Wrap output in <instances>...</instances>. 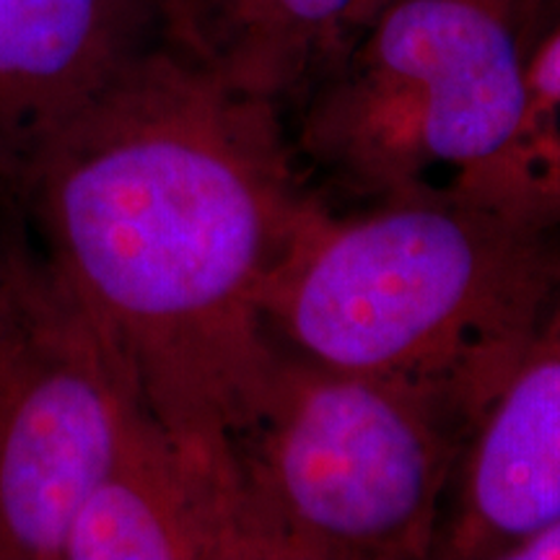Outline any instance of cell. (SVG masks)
Wrapping results in <instances>:
<instances>
[{
  "mask_svg": "<svg viewBox=\"0 0 560 560\" xmlns=\"http://www.w3.org/2000/svg\"><path fill=\"white\" fill-rule=\"evenodd\" d=\"M296 164L276 102L149 42L16 195L140 408L236 501L231 446L278 355L268 296L327 210Z\"/></svg>",
  "mask_w": 560,
  "mask_h": 560,
  "instance_id": "obj_1",
  "label": "cell"
},
{
  "mask_svg": "<svg viewBox=\"0 0 560 560\" xmlns=\"http://www.w3.org/2000/svg\"><path fill=\"white\" fill-rule=\"evenodd\" d=\"M558 270L560 229L493 202L327 208L272 283L268 325L306 359L423 389L480 425Z\"/></svg>",
  "mask_w": 560,
  "mask_h": 560,
  "instance_id": "obj_2",
  "label": "cell"
},
{
  "mask_svg": "<svg viewBox=\"0 0 560 560\" xmlns=\"http://www.w3.org/2000/svg\"><path fill=\"white\" fill-rule=\"evenodd\" d=\"M522 13L524 0H382L301 96L296 156L369 206L509 208L527 94Z\"/></svg>",
  "mask_w": 560,
  "mask_h": 560,
  "instance_id": "obj_3",
  "label": "cell"
},
{
  "mask_svg": "<svg viewBox=\"0 0 560 560\" xmlns=\"http://www.w3.org/2000/svg\"><path fill=\"white\" fill-rule=\"evenodd\" d=\"M475 429L436 395L278 342L231 446L257 560L429 558Z\"/></svg>",
  "mask_w": 560,
  "mask_h": 560,
  "instance_id": "obj_4",
  "label": "cell"
},
{
  "mask_svg": "<svg viewBox=\"0 0 560 560\" xmlns=\"http://www.w3.org/2000/svg\"><path fill=\"white\" fill-rule=\"evenodd\" d=\"M79 293L13 221L0 231V560H62L138 408Z\"/></svg>",
  "mask_w": 560,
  "mask_h": 560,
  "instance_id": "obj_5",
  "label": "cell"
},
{
  "mask_svg": "<svg viewBox=\"0 0 560 560\" xmlns=\"http://www.w3.org/2000/svg\"><path fill=\"white\" fill-rule=\"evenodd\" d=\"M446 558H503L560 520V270L457 472Z\"/></svg>",
  "mask_w": 560,
  "mask_h": 560,
  "instance_id": "obj_6",
  "label": "cell"
},
{
  "mask_svg": "<svg viewBox=\"0 0 560 560\" xmlns=\"http://www.w3.org/2000/svg\"><path fill=\"white\" fill-rule=\"evenodd\" d=\"M159 0H0V187L151 42Z\"/></svg>",
  "mask_w": 560,
  "mask_h": 560,
  "instance_id": "obj_7",
  "label": "cell"
},
{
  "mask_svg": "<svg viewBox=\"0 0 560 560\" xmlns=\"http://www.w3.org/2000/svg\"><path fill=\"white\" fill-rule=\"evenodd\" d=\"M62 560H257L240 501L143 408L75 514Z\"/></svg>",
  "mask_w": 560,
  "mask_h": 560,
  "instance_id": "obj_8",
  "label": "cell"
},
{
  "mask_svg": "<svg viewBox=\"0 0 560 560\" xmlns=\"http://www.w3.org/2000/svg\"><path fill=\"white\" fill-rule=\"evenodd\" d=\"M382 0H159L164 42L257 100L304 96Z\"/></svg>",
  "mask_w": 560,
  "mask_h": 560,
  "instance_id": "obj_9",
  "label": "cell"
},
{
  "mask_svg": "<svg viewBox=\"0 0 560 560\" xmlns=\"http://www.w3.org/2000/svg\"><path fill=\"white\" fill-rule=\"evenodd\" d=\"M524 115L511 151L506 202L524 219L560 229V9L524 30Z\"/></svg>",
  "mask_w": 560,
  "mask_h": 560,
  "instance_id": "obj_10",
  "label": "cell"
},
{
  "mask_svg": "<svg viewBox=\"0 0 560 560\" xmlns=\"http://www.w3.org/2000/svg\"><path fill=\"white\" fill-rule=\"evenodd\" d=\"M501 560H560V520L511 545Z\"/></svg>",
  "mask_w": 560,
  "mask_h": 560,
  "instance_id": "obj_11",
  "label": "cell"
},
{
  "mask_svg": "<svg viewBox=\"0 0 560 560\" xmlns=\"http://www.w3.org/2000/svg\"><path fill=\"white\" fill-rule=\"evenodd\" d=\"M560 9V0H524V30L532 24V21H537L540 16H545V13L556 11Z\"/></svg>",
  "mask_w": 560,
  "mask_h": 560,
  "instance_id": "obj_12",
  "label": "cell"
}]
</instances>
